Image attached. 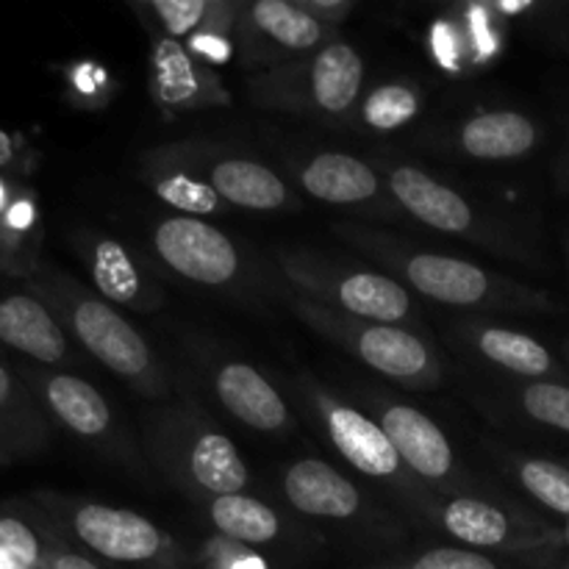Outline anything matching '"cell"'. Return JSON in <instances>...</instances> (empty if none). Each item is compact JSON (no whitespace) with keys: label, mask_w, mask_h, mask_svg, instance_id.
<instances>
[{"label":"cell","mask_w":569,"mask_h":569,"mask_svg":"<svg viewBox=\"0 0 569 569\" xmlns=\"http://www.w3.org/2000/svg\"><path fill=\"white\" fill-rule=\"evenodd\" d=\"M42 567V539L37 528L17 515H0V569Z\"/></svg>","instance_id":"obj_29"},{"label":"cell","mask_w":569,"mask_h":569,"mask_svg":"<svg viewBox=\"0 0 569 569\" xmlns=\"http://www.w3.org/2000/svg\"><path fill=\"white\" fill-rule=\"evenodd\" d=\"M48 426L37 403L20 381L0 365V450L6 456H26L42 448Z\"/></svg>","instance_id":"obj_23"},{"label":"cell","mask_w":569,"mask_h":569,"mask_svg":"<svg viewBox=\"0 0 569 569\" xmlns=\"http://www.w3.org/2000/svg\"><path fill=\"white\" fill-rule=\"evenodd\" d=\"M153 189L164 203L187 211V217L211 214V211L220 209V194L211 189V183L198 181V178L183 170H172V167L156 170Z\"/></svg>","instance_id":"obj_26"},{"label":"cell","mask_w":569,"mask_h":569,"mask_svg":"<svg viewBox=\"0 0 569 569\" xmlns=\"http://www.w3.org/2000/svg\"><path fill=\"white\" fill-rule=\"evenodd\" d=\"M520 481L531 498L556 515L569 517V470L545 459H528L520 465Z\"/></svg>","instance_id":"obj_28"},{"label":"cell","mask_w":569,"mask_h":569,"mask_svg":"<svg viewBox=\"0 0 569 569\" xmlns=\"http://www.w3.org/2000/svg\"><path fill=\"white\" fill-rule=\"evenodd\" d=\"M300 183L306 192L333 206H356L378 198L381 178L361 159L348 153H320L303 167Z\"/></svg>","instance_id":"obj_17"},{"label":"cell","mask_w":569,"mask_h":569,"mask_svg":"<svg viewBox=\"0 0 569 569\" xmlns=\"http://www.w3.org/2000/svg\"><path fill=\"white\" fill-rule=\"evenodd\" d=\"M417 111H420V94L415 89L403 87V83H387L365 100L361 120L372 131H395V128L406 126L411 117H417Z\"/></svg>","instance_id":"obj_27"},{"label":"cell","mask_w":569,"mask_h":569,"mask_svg":"<svg viewBox=\"0 0 569 569\" xmlns=\"http://www.w3.org/2000/svg\"><path fill=\"white\" fill-rule=\"evenodd\" d=\"M459 144L481 161L520 159L537 144V126L520 111H483L461 126Z\"/></svg>","instance_id":"obj_19"},{"label":"cell","mask_w":569,"mask_h":569,"mask_svg":"<svg viewBox=\"0 0 569 569\" xmlns=\"http://www.w3.org/2000/svg\"><path fill=\"white\" fill-rule=\"evenodd\" d=\"M6 461H9V456H6L3 450H0V465H6Z\"/></svg>","instance_id":"obj_39"},{"label":"cell","mask_w":569,"mask_h":569,"mask_svg":"<svg viewBox=\"0 0 569 569\" xmlns=\"http://www.w3.org/2000/svg\"><path fill=\"white\" fill-rule=\"evenodd\" d=\"M0 342L42 365L70 359L64 328L50 315L48 306L31 295H9L0 300Z\"/></svg>","instance_id":"obj_13"},{"label":"cell","mask_w":569,"mask_h":569,"mask_svg":"<svg viewBox=\"0 0 569 569\" xmlns=\"http://www.w3.org/2000/svg\"><path fill=\"white\" fill-rule=\"evenodd\" d=\"M248 26L259 42H272L283 53H306L322 42V22L315 20L300 3L289 0H259L248 9Z\"/></svg>","instance_id":"obj_22"},{"label":"cell","mask_w":569,"mask_h":569,"mask_svg":"<svg viewBox=\"0 0 569 569\" xmlns=\"http://www.w3.org/2000/svg\"><path fill=\"white\" fill-rule=\"evenodd\" d=\"M365 83V61L348 42H331L317 50L306 70V94L322 114L339 117L350 111Z\"/></svg>","instance_id":"obj_15"},{"label":"cell","mask_w":569,"mask_h":569,"mask_svg":"<svg viewBox=\"0 0 569 569\" xmlns=\"http://www.w3.org/2000/svg\"><path fill=\"white\" fill-rule=\"evenodd\" d=\"M381 428L398 450L400 461L409 465L426 481H445L453 476V448L442 428L411 406H387L381 415Z\"/></svg>","instance_id":"obj_9"},{"label":"cell","mask_w":569,"mask_h":569,"mask_svg":"<svg viewBox=\"0 0 569 569\" xmlns=\"http://www.w3.org/2000/svg\"><path fill=\"white\" fill-rule=\"evenodd\" d=\"M283 492L295 509L317 520H350L361 511L359 489L320 459L295 461L283 476Z\"/></svg>","instance_id":"obj_12"},{"label":"cell","mask_w":569,"mask_h":569,"mask_svg":"<svg viewBox=\"0 0 569 569\" xmlns=\"http://www.w3.org/2000/svg\"><path fill=\"white\" fill-rule=\"evenodd\" d=\"M31 217H33V211H31V206L28 203H14L9 209V214H6V226H11V228H26L28 222H31Z\"/></svg>","instance_id":"obj_34"},{"label":"cell","mask_w":569,"mask_h":569,"mask_svg":"<svg viewBox=\"0 0 569 569\" xmlns=\"http://www.w3.org/2000/svg\"><path fill=\"white\" fill-rule=\"evenodd\" d=\"M64 315L70 320L72 333L78 342L94 356L103 367L126 381L139 383L148 392H159L161 378L153 353L142 333L131 326L122 315H117L106 300L76 295L64 303Z\"/></svg>","instance_id":"obj_4"},{"label":"cell","mask_w":569,"mask_h":569,"mask_svg":"<svg viewBox=\"0 0 569 569\" xmlns=\"http://www.w3.org/2000/svg\"><path fill=\"white\" fill-rule=\"evenodd\" d=\"M67 522L89 550L117 565H148L167 548L164 533L137 511L103 503H72L67 509Z\"/></svg>","instance_id":"obj_6"},{"label":"cell","mask_w":569,"mask_h":569,"mask_svg":"<svg viewBox=\"0 0 569 569\" xmlns=\"http://www.w3.org/2000/svg\"><path fill=\"white\" fill-rule=\"evenodd\" d=\"M87 261L94 287L111 303L133 306V309H150L159 303V298L144 289L142 272L133 256L114 239H92L87 248Z\"/></svg>","instance_id":"obj_21"},{"label":"cell","mask_w":569,"mask_h":569,"mask_svg":"<svg viewBox=\"0 0 569 569\" xmlns=\"http://www.w3.org/2000/svg\"><path fill=\"white\" fill-rule=\"evenodd\" d=\"M59 565H61V569H94L92 565H87V561L76 559V556H61Z\"/></svg>","instance_id":"obj_35"},{"label":"cell","mask_w":569,"mask_h":569,"mask_svg":"<svg viewBox=\"0 0 569 569\" xmlns=\"http://www.w3.org/2000/svg\"><path fill=\"white\" fill-rule=\"evenodd\" d=\"M406 569H498V565L470 548H437L422 553Z\"/></svg>","instance_id":"obj_32"},{"label":"cell","mask_w":569,"mask_h":569,"mask_svg":"<svg viewBox=\"0 0 569 569\" xmlns=\"http://www.w3.org/2000/svg\"><path fill=\"white\" fill-rule=\"evenodd\" d=\"M0 161H9V139L0 133Z\"/></svg>","instance_id":"obj_36"},{"label":"cell","mask_w":569,"mask_h":569,"mask_svg":"<svg viewBox=\"0 0 569 569\" xmlns=\"http://www.w3.org/2000/svg\"><path fill=\"white\" fill-rule=\"evenodd\" d=\"M209 183L226 203L250 211H276L289 203V189L278 172L253 159H217Z\"/></svg>","instance_id":"obj_18"},{"label":"cell","mask_w":569,"mask_h":569,"mask_svg":"<svg viewBox=\"0 0 569 569\" xmlns=\"http://www.w3.org/2000/svg\"><path fill=\"white\" fill-rule=\"evenodd\" d=\"M300 3V9H306L309 11L311 17H315V20H320V22H339V17H345L348 14L350 9H353V6L350 3H317V0H298Z\"/></svg>","instance_id":"obj_33"},{"label":"cell","mask_w":569,"mask_h":569,"mask_svg":"<svg viewBox=\"0 0 569 569\" xmlns=\"http://www.w3.org/2000/svg\"><path fill=\"white\" fill-rule=\"evenodd\" d=\"M320 415L333 448L345 456L350 467L370 478H395L403 470V461L395 445L389 442L381 422L370 420L359 409L333 398H320Z\"/></svg>","instance_id":"obj_8"},{"label":"cell","mask_w":569,"mask_h":569,"mask_svg":"<svg viewBox=\"0 0 569 569\" xmlns=\"http://www.w3.org/2000/svg\"><path fill=\"white\" fill-rule=\"evenodd\" d=\"M3 206H6V187L0 183V209H3Z\"/></svg>","instance_id":"obj_38"},{"label":"cell","mask_w":569,"mask_h":569,"mask_svg":"<svg viewBox=\"0 0 569 569\" xmlns=\"http://www.w3.org/2000/svg\"><path fill=\"white\" fill-rule=\"evenodd\" d=\"M298 311L306 322L345 345L370 370L395 378V381L422 383V387L437 381V359L428 350V345L409 328L353 320V317L337 315V311L311 303V300H300Z\"/></svg>","instance_id":"obj_1"},{"label":"cell","mask_w":569,"mask_h":569,"mask_svg":"<svg viewBox=\"0 0 569 569\" xmlns=\"http://www.w3.org/2000/svg\"><path fill=\"white\" fill-rule=\"evenodd\" d=\"M476 345L483 359L515 372V376L539 378L548 376L553 367L550 353L537 339L520 331H509V328H481L476 333Z\"/></svg>","instance_id":"obj_25"},{"label":"cell","mask_w":569,"mask_h":569,"mask_svg":"<svg viewBox=\"0 0 569 569\" xmlns=\"http://www.w3.org/2000/svg\"><path fill=\"white\" fill-rule=\"evenodd\" d=\"M39 569H61V565H59V559L48 561V565H44V561H42V567H39Z\"/></svg>","instance_id":"obj_37"},{"label":"cell","mask_w":569,"mask_h":569,"mask_svg":"<svg viewBox=\"0 0 569 569\" xmlns=\"http://www.w3.org/2000/svg\"><path fill=\"white\" fill-rule=\"evenodd\" d=\"M283 270L311 303L337 315L383 326H400L411 317V298L403 283L381 272H337L315 259H283Z\"/></svg>","instance_id":"obj_2"},{"label":"cell","mask_w":569,"mask_h":569,"mask_svg":"<svg viewBox=\"0 0 569 569\" xmlns=\"http://www.w3.org/2000/svg\"><path fill=\"white\" fill-rule=\"evenodd\" d=\"M395 270L411 289L445 306H478L492 298L495 281L472 261L439 253H411Z\"/></svg>","instance_id":"obj_10"},{"label":"cell","mask_w":569,"mask_h":569,"mask_svg":"<svg viewBox=\"0 0 569 569\" xmlns=\"http://www.w3.org/2000/svg\"><path fill=\"white\" fill-rule=\"evenodd\" d=\"M37 387L50 415L72 433L83 439H100L109 433L114 422L111 409L92 383L67 372H53V376H37Z\"/></svg>","instance_id":"obj_16"},{"label":"cell","mask_w":569,"mask_h":569,"mask_svg":"<svg viewBox=\"0 0 569 569\" xmlns=\"http://www.w3.org/2000/svg\"><path fill=\"white\" fill-rule=\"evenodd\" d=\"M389 192L400 206L426 226L442 233H467L476 226L470 203L417 167H392L387 176Z\"/></svg>","instance_id":"obj_11"},{"label":"cell","mask_w":569,"mask_h":569,"mask_svg":"<svg viewBox=\"0 0 569 569\" xmlns=\"http://www.w3.org/2000/svg\"><path fill=\"white\" fill-rule=\"evenodd\" d=\"M206 515H209L211 526L233 542L267 545L281 537V520L276 511L261 500L248 498L244 492L211 498Z\"/></svg>","instance_id":"obj_24"},{"label":"cell","mask_w":569,"mask_h":569,"mask_svg":"<svg viewBox=\"0 0 569 569\" xmlns=\"http://www.w3.org/2000/svg\"><path fill=\"white\" fill-rule=\"evenodd\" d=\"M159 259L181 278L203 287H226L239 276L237 244L200 217H170L153 231Z\"/></svg>","instance_id":"obj_5"},{"label":"cell","mask_w":569,"mask_h":569,"mask_svg":"<svg viewBox=\"0 0 569 569\" xmlns=\"http://www.w3.org/2000/svg\"><path fill=\"white\" fill-rule=\"evenodd\" d=\"M522 409L542 426L569 433V387L561 383H531L522 392Z\"/></svg>","instance_id":"obj_30"},{"label":"cell","mask_w":569,"mask_h":569,"mask_svg":"<svg viewBox=\"0 0 569 569\" xmlns=\"http://www.w3.org/2000/svg\"><path fill=\"white\" fill-rule=\"evenodd\" d=\"M150 48V64H153V94L161 109L192 111L200 106H211L226 100L222 83L214 72L194 59L178 39L167 33H153Z\"/></svg>","instance_id":"obj_7"},{"label":"cell","mask_w":569,"mask_h":569,"mask_svg":"<svg viewBox=\"0 0 569 569\" xmlns=\"http://www.w3.org/2000/svg\"><path fill=\"white\" fill-rule=\"evenodd\" d=\"M217 400L244 426L256 431H281L289 426V409L278 389L256 367L231 361L214 376Z\"/></svg>","instance_id":"obj_14"},{"label":"cell","mask_w":569,"mask_h":569,"mask_svg":"<svg viewBox=\"0 0 569 569\" xmlns=\"http://www.w3.org/2000/svg\"><path fill=\"white\" fill-rule=\"evenodd\" d=\"M159 450L161 461L176 470L187 487L200 489L209 498L242 495V489H248L250 476L237 445L200 417L198 420L176 417L167 426Z\"/></svg>","instance_id":"obj_3"},{"label":"cell","mask_w":569,"mask_h":569,"mask_svg":"<svg viewBox=\"0 0 569 569\" xmlns=\"http://www.w3.org/2000/svg\"><path fill=\"white\" fill-rule=\"evenodd\" d=\"M209 6L211 3H206V0H156V3H150V11L159 17L161 33L178 39L203 26L206 17H209Z\"/></svg>","instance_id":"obj_31"},{"label":"cell","mask_w":569,"mask_h":569,"mask_svg":"<svg viewBox=\"0 0 569 569\" xmlns=\"http://www.w3.org/2000/svg\"><path fill=\"white\" fill-rule=\"evenodd\" d=\"M445 531L470 548H515L522 539L517 522L495 503L478 498H456L439 509Z\"/></svg>","instance_id":"obj_20"}]
</instances>
